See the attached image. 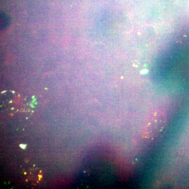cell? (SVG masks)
<instances>
[{"label":"cell","instance_id":"obj_1","mask_svg":"<svg viewBox=\"0 0 189 189\" xmlns=\"http://www.w3.org/2000/svg\"><path fill=\"white\" fill-rule=\"evenodd\" d=\"M166 123L165 113L161 110L154 111L150 115L144 126L143 137L149 140L155 139L163 130Z\"/></svg>","mask_w":189,"mask_h":189},{"label":"cell","instance_id":"obj_2","mask_svg":"<svg viewBox=\"0 0 189 189\" xmlns=\"http://www.w3.org/2000/svg\"><path fill=\"white\" fill-rule=\"evenodd\" d=\"M139 35L141 36L145 44H151L156 40L157 36V31L154 26L146 25L142 26L139 30Z\"/></svg>","mask_w":189,"mask_h":189},{"label":"cell","instance_id":"obj_3","mask_svg":"<svg viewBox=\"0 0 189 189\" xmlns=\"http://www.w3.org/2000/svg\"><path fill=\"white\" fill-rule=\"evenodd\" d=\"M10 19L9 16L1 13V27L2 29H5L9 26Z\"/></svg>","mask_w":189,"mask_h":189},{"label":"cell","instance_id":"obj_4","mask_svg":"<svg viewBox=\"0 0 189 189\" xmlns=\"http://www.w3.org/2000/svg\"><path fill=\"white\" fill-rule=\"evenodd\" d=\"M160 20L162 23L170 24L173 21V19L169 14L165 13L160 15Z\"/></svg>","mask_w":189,"mask_h":189},{"label":"cell","instance_id":"obj_5","mask_svg":"<svg viewBox=\"0 0 189 189\" xmlns=\"http://www.w3.org/2000/svg\"><path fill=\"white\" fill-rule=\"evenodd\" d=\"M117 5L120 9L127 7L131 3V0H117Z\"/></svg>","mask_w":189,"mask_h":189},{"label":"cell","instance_id":"obj_6","mask_svg":"<svg viewBox=\"0 0 189 189\" xmlns=\"http://www.w3.org/2000/svg\"><path fill=\"white\" fill-rule=\"evenodd\" d=\"M26 145H24V144H20V146L23 149H25V147H26Z\"/></svg>","mask_w":189,"mask_h":189},{"label":"cell","instance_id":"obj_7","mask_svg":"<svg viewBox=\"0 0 189 189\" xmlns=\"http://www.w3.org/2000/svg\"><path fill=\"white\" fill-rule=\"evenodd\" d=\"M38 176L39 177V178H42V175H38Z\"/></svg>","mask_w":189,"mask_h":189},{"label":"cell","instance_id":"obj_8","mask_svg":"<svg viewBox=\"0 0 189 189\" xmlns=\"http://www.w3.org/2000/svg\"><path fill=\"white\" fill-rule=\"evenodd\" d=\"M41 178H39V180H41Z\"/></svg>","mask_w":189,"mask_h":189},{"label":"cell","instance_id":"obj_9","mask_svg":"<svg viewBox=\"0 0 189 189\" xmlns=\"http://www.w3.org/2000/svg\"><path fill=\"white\" fill-rule=\"evenodd\" d=\"M27 174V173H26V172H25V173H24V174Z\"/></svg>","mask_w":189,"mask_h":189},{"label":"cell","instance_id":"obj_10","mask_svg":"<svg viewBox=\"0 0 189 189\" xmlns=\"http://www.w3.org/2000/svg\"><path fill=\"white\" fill-rule=\"evenodd\" d=\"M26 182H27V181H28V180H27V179H26Z\"/></svg>","mask_w":189,"mask_h":189},{"label":"cell","instance_id":"obj_11","mask_svg":"<svg viewBox=\"0 0 189 189\" xmlns=\"http://www.w3.org/2000/svg\"><path fill=\"white\" fill-rule=\"evenodd\" d=\"M42 172V170H40V172Z\"/></svg>","mask_w":189,"mask_h":189},{"label":"cell","instance_id":"obj_12","mask_svg":"<svg viewBox=\"0 0 189 189\" xmlns=\"http://www.w3.org/2000/svg\"><path fill=\"white\" fill-rule=\"evenodd\" d=\"M37 183H39V182L38 181H37Z\"/></svg>","mask_w":189,"mask_h":189}]
</instances>
